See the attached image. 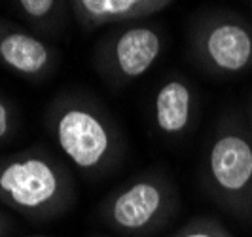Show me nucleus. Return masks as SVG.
Masks as SVG:
<instances>
[{
  "instance_id": "f257e3e1",
  "label": "nucleus",
  "mask_w": 252,
  "mask_h": 237,
  "mask_svg": "<svg viewBox=\"0 0 252 237\" xmlns=\"http://www.w3.org/2000/svg\"><path fill=\"white\" fill-rule=\"evenodd\" d=\"M44 127L57 152L86 180L99 182L126 160L122 125L88 89L68 88L53 95L44 112Z\"/></svg>"
},
{
  "instance_id": "f03ea898",
  "label": "nucleus",
  "mask_w": 252,
  "mask_h": 237,
  "mask_svg": "<svg viewBox=\"0 0 252 237\" xmlns=\"http://www.w3.org/2000/svg\"><path fill=\"white\" fill-rule=\"evenodd\" d=\"M78 182L70 163L46 144L0 156V205L32 224H50L74 211Z\"/></svg>"
},
{
  "instance_id": "7ed1b4c3",
  "label": "nucleus",
  "mask_w": 252,
  "mask_h": 237,
  "mask_svg": "<svg viewBox=\"0 0 252 237\" xmlns=\"http://www.w3.org/2000/svg\"><path fill=\"white\" fill-rule=\"evenodd\" d=\"M201 182L207 196L239 222H252V138L245 114H220L205 144Z\"/></svg>"
},
{
  "instance_id": "20e7f679",
  "label": "nucleus",
  "mask_w": 252,
  "mask_h": 237,
  "mask_svg": "<svg viewBox=\"0 0 252 237\" xmlns=\"http://www.w3.org/2000/svg\"><path fill=\"white\" fill-rule=\"evenodd\" d=\"M177 182L163 167L144 169L114 186L97 205V220L120 237H154L180 211Z\"/></svg>"
},
{
  "instance_id": "39448f33",
  "label": "nucleus",
  "mask_w": 252,
  "mask_h": 237,
  "mask_svg": "<svg viewBox=\"0 0 252 237\" xmlns=\"http://www.w3.org/2000/svg\"><path fill=\"white\" fill-rule=\"evenodd\" d=\"M188 55L205 74L235 78L252 70V23L233 10L195 13L186 33Z\"/></svg>"
},
{
  "instance_id": "423d86ee",
  "label": "nucleus",
  "mask_w": 252,
  "mask_h": 237,
  "mask_svg": "<svg viewBox=\"0 0 252 237\" xmlns=\"http://www.w3.org/2000/svg\"><path fill=\"white\" fill-rule=\"evenodd\" d=\"M167 50L165 29L146 19L110 25L95 48L91 65L101 82L112 91H122L146 76Z\"/></svg>"
},
{
  "instance_id": "0eeeda50",
  "label": "nucleus",
  "mask_w": 252,
  "mask_h": 237,
  "mask_svg": "<svg viewBox=\"0 0 252 237\" xmlns=\"http://www.w3.org/2000/svg\"><path fill=\"white\" fill-rule=\"evenodd\" d=\"M61 55L50 40L0 17V67L17 78L42 84L55 74Z\"/></svg>"
},
{
  "instance_id": "6e6552de",
  "label": "nucleus",
  "mask_w": 252,
  "mask_h": 237,
  "mask_svg": "<svg viewBox=\"0 0 252 237\" xmlns=\"http://www.w3.org/2000/svg\"><path fill=\"white\" fill-rule=\"evenodd\" d=\"M150 102L152 124L169 140L188 137L199 120V93L186 76L177 72L161 78Z\"/></svg>"
},
{
  "instance_id": "1a4fd4ad",
  "label": "nucleus",
  "mask_w": 252,
  "mask_h": 237,
  "mask_svg": "<svg viewBox=\"0 0 252 237\" xmlns=\"http://www.w3.org/2000/svg\"><path fill=\"white\" fill-rule=\"evenodd\" d=\"M175 0H68L72 17L82 31L148 19L167 10Z\"/></svg>"
},
{
  "instance_id": "9d476101",
  "label": "nucleus",
  "mask_w": 252,
  "mask_h": 237,
  "mask_svg": "<svg viewBox=\"0 0 252 237\" xmlns=\"http://www.w3.org/2000/svg\"><path fill=\"white\" fill-rule=\"evenodd\" d=\"M19 17L38 34L55 36L66 27L68 0H13Z\"/></svg>"
},
{
  "instance_id": "9b49d317",
  "label": "nucleus",
  "mask_w": 252,
  "mask_h": 237,
  "mask_svg": "<svg viewBox=\"0 0 252 237\" xmlns=\"http://www.w3.org/2000/svg\"><path fill=\"white\" fill-rule=\"evenodd\" d=\"M169 237H235L213 216H193L177 228Z\"/></svg>"
},
{
  "instance_id": "f8f14e48",
  "label": "nucleus",
  "mask_w": 252,
  "mask_h": 237,
  "mask_svg": "<svg viewBox=\"0 0 252 237\" xmlns=\"http://www.w3.org/2000/svg\"><path fill=\"white\" fill-rule=\"evenodd\" d=\"M19 127V114L12 101L0 93V146L10 142Z\"/></svg>"
},
{
  "instance_id": "ddd939ff",
  "label": "nucleus",
  "mask_w": 252,
  "mask_h": 237,
  "mask_svg": "<svg viewBox=\"0 0 252 237\" xmlns=\"http://www.w3.org/2000/svg\"><path fill=\"white\" fill-rule=\"evenodd\" d=\"M13 228H15V220L12 218V214L0 209V237H10Z\"/></svg>"
},
{
  "instance_id": "4468645a",
  "label": "nucleus",
  "mask_w": 252,
  "mask_h": 237,
  "mask_svg": "<svg viewBox=\"0 0 252 237\" xmlns=\"http://www.w3.org/2000/svg\"><path fill=\"white\" fill-rule=\"evenodd\" d=\"M245 118H247V124H249V131H251V138H252V93L249 95V101H247V112H245Z\"/></svg>"
},
{
  "instance_id": "2eb2a0df",
  "label": "nucleus",
  "mask_w": 252,
  "mask_h": 237,
  "mask_svg": "<svg viewBox=\"0 0 252 237\" xmlns=\"http://www.w3.org/2000/svg\"><path fill=\"white\" fill-rule=\"evenodd\" d=\"M88 237H110V236H104V234H91V236Z\"/></svg>"
},
{
  "instance_id": "dca6fc26",
  "label": "nucleus",
  "mask_w": 252,
  "mask_h": 237,
  "mask_svg": "<svg viewBox=\"0 0 252 237\" xmlns=\"http://www.w3.org/2000/svg\"><path fill=\"white\" fill-rule=\"evenodd\" d=\"M27 237H59V236H27Z\"/></svg>"
},
{
  "instance_id": "f3484780",
  "label": "nucleus",
  "mask_w": 252,
  "mask_h": 237,
  "mask_svg": "<svg viewBox=\"0 0 252 237\" xmlns=\"http://www.w3.org/2000/svg\"><path fill=\"white\" fill-rule=\"evenodd\" d=\"M251 23H252V0H251Z\"/></svg>"
}]
</instances>
